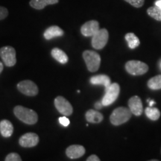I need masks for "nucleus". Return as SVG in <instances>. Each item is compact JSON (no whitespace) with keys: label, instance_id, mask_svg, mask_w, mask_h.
<instances>
[{"label":"nucleus","instance_id":"obj_32","mask_svg":"<svg viewBox=\"0 0 161 161\" xmlns=\"http://www.w3.org/2000/svg\"><path fill=\"white\" fill-rule=\"evenodd\" d=\"M3 68H4L3 64L2 63L1 61H0V74H1V73H2V72H3Z\"/></svg>","mask_w":161,"mask_h":161},{"label":"nucleus","instance_id":"obj_1","mask_svg":"<svg viewBox=\"0 0 161 161\" xmlns=\"http://www.w3.org/2000/svg\"><path fill=\"white\" fill-rule=\"evenodd\" d=\"M14 115L20 121L28 125H35L38 120V116L35 110L23 106H16L14 109Z\"/></svg>","mask_w":161,"mask_h":161},{"label":"nucleus","instance_id":"obj_27","mask_svg":"<svg viewBox=\"0 0 161 161\" xmlns=\"http://www.w3.org/2000/svg\"><path fill=\"white\" fill-rule=\"evenodd\" d=\"M58 121H59L60 124L64 127H67L70 123L69 119L67 117H66V116H62V117H60L59 119H58Z\"/></svg>","mask_w":161,"mask_h":161},{"label":"nucleus","instance_id":"obj_9","mask_svg":"<svg viewBox=\"0 0 161 161\" xmlns=\"http://www.w3.org/2000/svg\"><path fill=\"white\" fill-rule=\"evenodd\" d=\"M55 106L58 112L64 116L72 115L73 112L72 104L63 96H58L55 99Z\"/></svg>","mask_w":161,"mask_h":161},{"label":"nucleus","instance_id":"obj_18","mask_svg":"<svg viewBox=\"0 0 161 161\" xmlns=\"http://www.w3.org/2000/svg\"><path fill=\"white\" fill-rule=\"evenodd\" d=\"M59 0H31L30 5L37 10L43 9L46 6L58 3Z\"/></svg>","mask_w":161,"mask_h":161},{"label":"nucleus","instance_id":"obj_4","mask_svg":"<svg viewBox=\"0 0 161 161\" xmlns=\"http://www.w3.org/2000/svg\"><path fill=\"white\" fill-rule=\"evenodd\" d=\"M125 69L132 75H142L148 70V66L140 60H132L125 64Z\"/></svg>","mask_w":161,"mask_h":161},{"label":"nucleus","instance_id":"obj_13","mask_svg":"<svg viewBox=\"0 0 161 161\" xmlns=\"http://www.w3.org/2000/svg\"><path fill=\"white\" fill-rule=\"evenodd\" d=\"M85 154V148L80 145H72L66 150V154L70 159L81 158Z\"/></svg>","mask_w":161,"mask_h":161},{"label":"nucleus","instance_id":"obj_3","mask_svg":"<svg viewBox=\"0 0 161 161\" xmlns=\"http://www.w3.org/2000/svg\"><path fill=\"white\" fill-rule=\"evenodd\" d=\"M83 58L85 61L87 69L91 72H95L99 69L101 57L97 52L86 50L83 52Z\"/></svg>","mask_w":161,"mask_h":161},{"label":"nucleus","instance_id":"obj_16","mask_svg":"<svg viewBox=\"0 0 161 161\" xmlns=\"http://www.w3.org/2000/svg\"><path fill=\"white\" fill-rule=\"evenodd\" d=\"M14 127L10 121L7 119L2 120L0 122V133L4 137H10L13 134Z\"/></svg>","mask_w":161,"mask_h":161},{"label":"nucleus","instance_id":"obj_17","mask_svg":"<svg viewBox=\"0 0 161 161\" xmlns=\"http://www.w3.org/2000/svg\"><path fill=\"white\" fill-rule=\"evenodd\" d=\"M85 117L86 121L90 122V123H100L103 120V115L100 112L96 110H87L85 114Z\"/></svg>","mask_w":161,"mask_h":161},{"label":"nucleus","instance_id":"obj_29","mask_svg":"<svg viewBox=\"0 0 161 161\" xmlns=\"http://www.w3.org/2000/svg\"><path fill=\"white\" fill-rule=\"evenodd\" d=\"M94 106H95L96 109L99 110L102 108V107H103V104H102V101H100V102H96L95 104H94Z\"/></svg>","mask_w":161,"mask_h":161},{"label":"nucleus","instance_id":"obj_5","mask_svg":"<svg viewBox=\"0 0 161 161\" xmlns=\"http://www.w3.org/2000/svg\"><path fill=\"white\" fill-rule=\"evenodd\" d=\"M120 92V86L117 83L110 84L108 87L105 88V94L102 99L103 106H109L117 99Z\"/></svg>","mask_w":161,"mask_h":161},{"label":"nucleus","instance_id":"obj_24","mask_svg":"<svg viewBox=\"0 0 161 161\" xmlns=\"http://www.w3.org/2000/svg\"><path fill=\"white\" fill-rule=\"evenodd\" d=\"M5 161H22V159L17 153H11L8 154Z\"/></svg>","mask_w":161,"mask_h":161},{"label":"nucleus","instance_id":"obj_21","mask_svg":"<svg viewBox=\"0 0 161 161\" xmlns=\"http://www.w3.org/2000/svg\"><path fill=\"white\" fill-rule=\"evenodd\" d=\"M148 88L153 90L161 89V75H158L150 78L148 81Z\"/></svg>","mask_w":161,"mask_h":161},{"label":"nucleus","instance_id":"obj_8","mask_svg":"<svg viewBox=\"0 0 161 161\" xmlns=\"http://www.w3.org/2000/svg\"><path fill=\"white\" fill-rule=\"evenodd\" d=\"M17 89L24 95L28 96H37L38 91H39L36 84L30 80H25L23 81H20L17 84Z\"/></svg>","mask_w":161,"mask_h":161},{"label":"nucleus","instance_id":"obj_30","mask_svg":"<svg viewBox=\"0 0 161 161\" xmlns=\"http://www.w3.org/2000/svg\"><path fill=\"white\" fill-rule=\"evenodd\" d=\"M155 5L158 6V7L161 8V0H158V1L155 2Z\"/></svg>","mask_w":161,"mask_h":161},{"label":"nucleus","instance_id":"obj_15","mask_svg":"<svg viewBox=\"0 0 161 161\" xmlns=\"http://www.w3.org/2000/svg\"><path fill=\"white\" fill-rule=\"evenodd\" d=\"M90 83L92 85H102L104 87H108L111 84L109 76L106 75H98L90 78Z\"/></svg>","mask_w":161,"mask_h":161},{"label":"nucleus","instance_id":"obj_2","mask_svg":"<svg viewBox=\"0 0 161 161\" xmlns=\"http://www.w3.org/2000/svg\"><path fill=\"white\" fill-rule=\"evenodd\" d=\"M131 112L129 108L120 107L116 108L110 116V121L115 126L120 125L128 122L131 117Z\"/></svg>","mask_w":161,"mask_h":161},{"label":"nucleus","instance_id":"obj_23","mask_svg":"<svg viewBox=\"0 0 161 161\" xmlns=\"http://www.w3.org/2000/svg\"><path fill=\"white\" fill-rule=\"evenodd\" d=\"M147 14L158 21H161V8L158 6H152L147 9Z\"/></svg>","mask_w":161,"mask_h":161},{"label":"nucleus","instance_id":"obj_20","mask_svg":"<svg viewBox=\"0 0 161 161\" xmlns=\"http://www.w3.org/2000/svg\"><path fill=\"white\" fill-rule=\"evenodd\" d=\"M125 39L126 40L127 42H128V47H129L130 49H134L140 46V40H139L137 36H136L134 33L126 34L125 36Z\"/></svg>","mask_w":161,"mask_h":161},{"label":"nucleus","instance_id":"obj_11","mask_svg":"<svg viewBox=\"0 0 161 161\" xmlns=\"http://www.w3.org/2000/svg\"><path fill=\"white\" fill-rule=\"evenodd\" d=\"M99 30V23L96 20L86 22L80 28V32L84 37H92Z\"/></svg>","mask_w":161,"mask_h":161},{"label":"nucleus","instance_id":"obj_19","mask_svg":"<svg viewBox=\"0 0 161 161\" xmlns=\"http://www.w3.org/2000/svg\"><path fill=\"white\" fill-rule=\"evenodd\" d=\"M51 54L52 57L55 58L58 62H59V63L62 64H66L68 62V60H69L68 56L65 52L63 50L58 49V48H54L52 50Z\"/></svg>","mask_w":161,"mask_h":161},{"label":"nucleus","instance_id":"obj_31","mask_svg":"<svg viewBox=\"0 0 161 161\" xmlns=\"http://www.w3.org/2000/svg\"><path fill=\"white\" fill-rule=\"evenodd\" d=\"M147 101H148V102H149V107H152L153 104H154V103H155V102H154V101H152V100L148 99Z\"/></svg>","mask_w":161,"mask_h":161},{"label":"nucleus","instance_id":"obj_14","mask_svg":"<svg viewBox=\"0 0 161 161\" xmlns=\"http://www.w3.org/2000/svg\"><path fill=\"white\" fill-rule=\"evenodd\" d=\"M64 35V31L62 30L59 26L52 25L44 31L43 36L46 40H51L52 38L62 37Z\"/></svg>","mask_w":161,"mask_h":161},{"label":"nucleus","instance_id":"obj_34","mask_svg":"<svg viewBox=\"0 0 161 161\" xmlns=\"http://www.w3.org/2000/svg\"><path fill=\"white\" fill-rule=\"evenodd\" d=\"M160 66H161V64H160Z\"/></svg>","mask_w":161,"mask_h":161},{"label":"nucleus","instance_id":"obj_10","mask_svg":"<svg viewBox=\"0 0 161 161\" xmlns=\"http://www.w3.org/2000/svg\"><path fill=\"white\" fill-rule=\"evenodd\" d=\"M39 142V136L35 133H26L19 140V143L24 148H31L37 146Z\"/></svg>","mask_w":161,"mask_h":161},{"label":"nucleus","instance_id":"obj_12","mask_svg":"<svg viewBox=\"0 0 161 161\" xmlns=\"http://www.w3.org/2000/svg\"><path fill=\"white\" fill-rule=\"evenodd\" d=\"M128 107L132 114L136 116H140L143 112V106H142V100L137 96H132L128 100Z\"/></svg>","mask_w":161,"mask_h":161},{"label":"nucleus","instance_id":"obj_22","mask_svg":"<svg viewBox=\"0 0 161 161\" xmlns=\"http://www.w3.org/2000/svg\"><path fill=\"white\" fill-rule=\"evenodd\" d=\"M146 115L149 119L152 121L158 120L160 116V112L158 108H152V107H148L145 110Z\"/></svg>","mask_w":161,"mask_h":161},{"label":"nucleus","instance_id":"obj_28","mask_svg":"<svg viewBox=\"0 0 161 161\" xmlns=\"http://www.w3.org/2000/svg\"><path fill=\"white\" fill-rule=\"evenodd\" d=\"M86 161H101V160L97 155H96V154H92V155H90L89 158L86 159Z\"/></svg>","mask_w":161,"mask_h":161},{"label":"nucleus","instance_id":"obj_7","mask_svg":"<svg viewBox=\"0 0 161 161\" xmlns=\"http://www.w3.org/2000/svg\"><path fill=\"white\" fill-rule=\"evenodd\" d=\"M0 57L3 59L5 66L11 67L17 63L16 51L11 46H4L0 49Z\"/></svg>","mask_w":161,"mask_h":161},{"label":"nucleus","instance_id":"obj_33","mask_svg":"<svg viewBox=\"0 0 161 161\" xmlns=\"http://www.w3.org/2000/svg\"><path fill=\"white\" fill-rule=\"evenodd\" d=\"M148 161H159L158 160H148Z\"/></svg>","mask_w":161,"mask_h":161},{"label":"nucleus","instance_id":"obj_26","mask_svg":"<svg viewBox=\"0 0 161 161\" xmlns=\"http://www.w3.org/2000/svg\"><path fill=\"white\" fill-rule=\"evenodd\" d=\"M8 15V11L5 8L0 6V20L4 19Z\"/></svg>","mask_w":161,"mask_h":161},{"label":"nucleus","instance_id":"obj_25","mask_svg":"<svg viewBox=\"0 0 161 161\" xmlns=\"http://www.w3.org/2000/svg\"><path fill=\"white\" fill-rule=\"evenodd\" d=\"M125 1L135 8H141L145 3V0H125Z\"/></svg>","mask_w":161,"mask_h":161},{"label":"nucleus","instance_id":"obj_6","mask_svg":"<svg viewBox=\"0 0 161 161\" xmlns=\"http://www.w3.org/2000/svg\"><path fill=\"white\" fill-rule=\"evenodd\" d=\"M109 33L106 29H99L92 37L91 44L95 49H102L108 43Z\"/></svg>","mask_w":161,"mask_h":161}]
</instances>
